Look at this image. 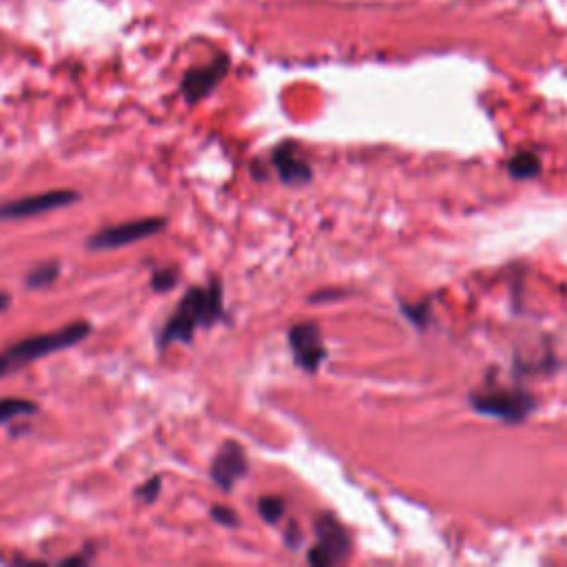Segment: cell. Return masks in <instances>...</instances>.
<instances>
[{
    "label": "cell",
    "instance_id": "1",
    "mask_svg": "<svg viewBox=\"0 0 567 567\" xmlns=\"http://www.w3.org/2000/svg\"><path fill=\"white\" fill-rule=\"evenodd\" d=\"M222 317V286L211 282L209 288H191L162 330V346L174 342H191L197 326H211Z\"/></svg>",
    "mask_w": 567,
    "mask_h": 567
},
{
    "label": "cell",
    "instance_id": "2",
    "mask_svg": "<svg viewBox=\"0 0 567 567\" xmlns=\"http://www.w3.org/2000/svg\"><path fill=\"white\" fill-rule=\"evenodd\" d=\"M470 406L479 415L501 419V421L507 423H521L534 412L536 399L525 391L496 388V391H483L472 394Z\"/></svg>",
    "mask_w": 567,
    "mask_h": 567
},
{
    "label": "cell",
    "instance_id": "3",
    "mask_svg": "<svg viewBox=\"0 0 567 567\" xmlns=\"http://www.w3.org/2000/svg\"><path fill=\"white\" fill-rule=\"evenodd\" d=\"M89 330H91V326H89L87 322H73L65 328L56 330V333H47L41 335V337H32L24 339V342L14 344L5 354H7L16 366H23V364L33 362V359L47 357V354L58 353V350L76 346V344H80L82 339L89 337Z\"/></svg>",
    "mask_w": 567,
    "mask_h": 567
},
{
    "label": "cell",
    "instance_id": "4",
    "mask_svg": "<svg viewBox=\"0 0 567 567\" xmlns=\"http://www.w3.org/2000/svg\"><path fill=\"white\" fill-rule=\"evenodd\" d=\"M317 543L308 550V563L317 567H328L342 563L350 552V539L346 527L339 524L333 515H322L315 519Z\"/></svg>",
    "mask_w": 567,
    "mask_h": 567
},
{
    "label": "cell",
    "instance_id": "5",
    "mask_svg": "<svg viewBox=\"0 0 567 567\" xmlns=\"http://www.w3.org/2000/svg\"><path fill=\"white\" fill-rule=\"evenodd\" d=\"M166 226V222L162 218H142L125 222V224L109 226V229L98 231L93 238H89L87 246L93 250H105V249H120V246L133 244V241H140L151 238V235L160 233Z\"/></svg>",
    "mask_w": 567,
    "mask_h": 567
},
{
    "label": "cell",
    "instance_id": "6",
    "mask_svg": "<svg viewBox=\"0 0 567 567\" xmlns=\"http://www.w3.org/2000/svg\"><path fill=\"white\" fill-rule=\"evenodd\" d=\"M288 344L299 368L306 373H315L328 357L317 324H298L288 330Z\"/></svg>",
    "mask_w": 567,
    "mask_h": 567
},
{
    "label": "cell",
    "instance_id": "7",
    "mask_svg": "<svg viewBox=\"0 0 567 567\" xmlns=\"http://www.w3.org/2000/svg\"><path fill=\"white\" fill-rule=\"evenodd\" d=\"M78 195L73 191H49V194L23 197V200L0 204V220H24L33 215L49 213V211L62 209V206L76 202Z\"/></svg>",
    "mask_w": 567,
    "mask_h": 567
},
{
    "label": "cell",
    "instance_id": "8",
    "mask_svg": "<svg viewBox=\"0 0 567 567\" xmlns=\"http://www.w3.org/2000/svg\"><path fill=\"white\" fill-rule=\"evenodd\" d=\"M229 65H231L229 58L218 56L213 62H209V65L191 69L184 76V80H182V93H184L186 100L194 105V102H200L202 98L209 96V93L220 85L222 78L226 76Z\"/></svg>",
    "mask_w": 567,
    "mask_h": 567
},
{
    "label": "cell",
    "instance_id": "9",
    "mask_svg": "<svg viewBox=\"0 0 567 567\" xmlns=\"http://www.w3.org/2000/svg\"><path fill=\"white\" fill-rule=\"evenodd\" d=\"M249 470V461H246V452L240 443L226 441L215 455L213 466H211V477L218 483L222 490L229 492L231 487L238 483L241 477Z\"/></svg>",
    "mask_w": 567,
    "mask_h": 567
},
{
    "label": "cell",
    "instance_id": "10",
    "mask_svg": "<svg viewBox=\"0 0 567 567\" xmlns=\"http://www.w3.org/2000/svg\"><path fill=\"white\" fill-rule=\"evenodd\" d=\"M273 166L278 169L279 180L288 186L308 184L313 180V169L308 162L299 156V149L295 142L286 140L273 151Z\"/></svg>",
    "mask_w": 567,
    "mask_h": 567
},
{
    "label": "cell",
    "instance_id": "11",
    "mask_svg": "<svg viewBox=\"0 0 567 567\" xmlns=\"http://www.w3.org/2000/svg\"><path fill=\"white\" fill-rule=\"evenodd\" d=\"M507 174L516 180H530V177L541 174V160L536 153L524 151L516 153L510 162H507Z\"/></svg>",
    "mask_w": 567,
    "mask_h": 567
},
{
    "label": "cell",
    "instance_id": "12",
    "mask_svg": "<svg viewBox=\"0 0 567 567\" xmlns=\"http://www.w3.org/2000/svg\"><path fill=\"white\" fill-rule=\"evenodd\" d=\"M33 412H36V403L27 402V399H0V423H7L23 415H33Z\"/></svg>",
    "mask_w": 567,
    "mask_h": 567
},
{
    "label": "cell",
    "instance_id": "13",
    "mask_svg": "<svg viewBox=\"0 0 567 567\" xmlns=\"http://www.w3.org/2000/svg\"><path fill=\"white\" fill-rule=\"evenodd\" d=\"M58 273H61V266H58L56 262L36 266V269L27 275V286L29 288H43V286L53 284V279L58 278Z\"/></svg>",
    "mask_w": 567,
    "mask_h": 567
},
{
    "label": "cell",
    "instance_id": "14",
    "mask_svg": "<svg viewBox=\"0 0 567 567\" xmlns=\"http://www.w3.org/2000/svg\"><path fill=\"white\" fill-rule=\"evenodd\" d=\"M258 510L262 515L266 524H279L282 516L286 515V503L279 496H264L258 503Z\"/></svg>",
    "mask_w": 567,
    "mask_h": 567
},
{
    "label": "cell",
    "instance_id": "15",
    "mask_svg": "<svg viewBox=\"0 0 567 567\" xmlns=\"http://www.w3.org/2000/svg\"><path fill=\"white\" fill-rule=\"evenodd\" d=\"M403 313H406V317L411 319L412 324H417V326H426L428 319H430V304L423 302L415 306H403Z\"/></svg>",
    "mask_w": 567,
    "mask_h": 567
},
{
    "label": "cell",
    "instance_id": "16",
    "mask_svg": "<svg viewBox=\"0 0 567 567\" xmlns=\"http://www.w3.org/2000/svg\"><path fill=\"white\" fill-rule=\"evenodd\" d=\"M175 282H177V273L174 269H162L153 275V288L162 290V293L174 288Z\"/></svg>",
    "mask_w": 567,
    "mask_h": 567
},
{
    "label": "cell",
    "instance_id": "17",
    "mask_svg": "<svg viewBox=\"0 0 567 567\" xmlns=\"http://www.w3.org/2000/svg\"><path fill=\"white\" fill-rule=\"evenodd\" d=\"M211 516H213V521H218V524L226 525V527H235L238 525V515H235L231 507L226 506H213L211 507Z\"/></svg>",
    "mask_w": 567,
    "mask_h": 567
},
{
    "label": "cell",
    "instance_id": "18",
    "mask_svg": "<svg viewBox=\"0 0 567 567\" xmlns=\"http://www.w3.org/2000/svg\"><path fill=\"white\" fill-rule=\"evenodd\" d=\"M160 487H162L160 477H153L149 483H145V486H142L140 490H137V495H140V499H145V501L151 503L157 496V492H160Z\"/></svg>",
    "mask_w": 567,
    "mask_h": 567
},
{
    "label": "cell",
    "instance_id": "19",
    "mask_svg": "<svg viewBox=\"0 0 567 567\" xmlns=\"http://www.w3.org/2000/svg\"><path fill=\"white\" fill-rule=\"evenodd\" d=\"M14 368H16V364H14L7 354H3V357H0V374H7L9 371H14Z\"/></svg>",
    "mask_w": 567,
    "mask_h": 567
},
{
    "label": "cell",
    "instance_id": "20",
    "mask_svg": "<svg viewBox=\"0 0 567 567\" xmlns=\"http://www.w3.org/2000/svg\"><path fill=\"white\" fill-rule=\"evenodd\" d=\"M9 306V295L0 293V310H5Z\"/></svg>",
    "mask_w": 567,
    "mask_h": 567
}]
</instances>
